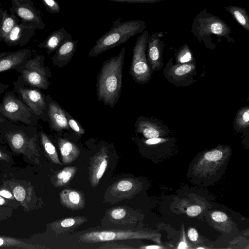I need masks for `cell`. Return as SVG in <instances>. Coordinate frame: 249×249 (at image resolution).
<instances>
[{
    "mask_svg": "<svg viewBox=\"0 0 249 249\" xmlns=\"http://www.w3.org/2000/svg\"><path fill=\"white\" fill-rule=\"evenodd\" d=\"M178 63L191 62L193 59L192 53L187 44L179 48L175 54Z\"/></svg>",
    "mask_w": 249,
    "mask_h": 249,
    "instance_id": "obj_30",
    "label": "cell"
},
{
    "mask_svg": "<svg viewBox=\"0 0 249 249\" xmlns=\"http://www.w3.org/2000/svg\"><path fill=\"white\" fill-rule=\"evenodd\" d=\"M149 36V32L144 30L137 38L133 50L129 73L135 81L141 84L146 83L151 77L146 53Z\"/></svg>",
    "mask_w": 249,
    "mask_h": 249,
    "instance_id": "obj_7",
    "label": "cell"
},
{
    "mask_svg": "<svg viewBox=\"0 0 249 249\" xmlns=\"http://www.w3.org/2000/svg\"><path fill=\"white\" fill-rule=\"evenodd\" d=\"M187 248V245L185 242L182 241L179 244L178 247V249H185Z\"/></svg>",
    "mask_w": 249,
    "mask_h": 249,
    "instance_id": "obj_46",
    "label": "cell"
},
{
    "mask_svg": "<svg viewBox=\"0 0 249 249\" xmlns=\"http://www.w3.org/2000/svg\"><path fill=\"white\" fill-rule=\"evenodd\" d=\"M11 13L16 14L19 19L34 26L37 30H43L45 27L40 12L34 5L31 0H11Z\"/></svg>",
    "mask_w": 249,
    "mask_h": 249,
    "instance_id": "obj_10",
    "label": "cell"
},
{
    "mask_svg": "<svg viewBox=\"0 0 249 249\" xmlns=\"http://www.w3.org/2000/svg\"><path fill=\"white\" fill-rule=\"evenodd\" d=\"M212 218L217 222H224L227 219V216L222 212H215L212 213Z\"/></svg>",
    "mask_w": 249,
    "mask_h": 249,
    "instance_id": "obj_40",
    "label": "cell"
},
{
    "mask_svg": "<svg viewBox=\"0 0 249 249\" xmlns=\"http://www.w3.org/2000/svg\"><path fill=\"white\" fill-rule=\"evenodd\" d=\"M46 11L50 14L59 13L60 6L57 0H41Z\"/></svg>",
    "mask_w": 249,
    "mask_h": 249,
    "instance_id": "obj_33",
    "label": "cell"
},
{
    "mask_svg": "<svg viewBox=\"0 0 249 249\" xmlns=\"http://www.w3.org/2000/svg\"><path fill=\"white\" fill-rule=\"evenodd\" d=\"M47 116L50 126L55 131L69 129L66 112L61 107L48 96H46Z\"/></svg>",
    "mask_w": 249,
    "mask_h": 249,
    "instance_id": "obj_15",
    "label": "cell"
},
{
    "mask_svg": "<svg viewBox=\"0 0 249 249\" xmlns=\"http://www.w3.org/2000/svg\"><path fill=\"white\" fill-rule=\"evenodd\" d=\"M9 85L3 84L0 82V97L1 94L4 93L9 88Z\"/></svg>",
    "mask_w": 249,
    "mask_h": 249,
    "instance_id": "obj_45",
    "label": "cell"
},
{
    "mask_svg": "<svg viewBox=\"0 0 249 249\" xmlns=\"http://www.w3.org/2000/svg\"><path fill=\"white\" fill-rule=\"evenodd\" d=\"M0 196L6 199L16 200L12 192L3 184L0 188Z\"/></svg>",
    "mask_w": 249,
    "mask_h": 249,
    "instance_id": "obj_39",
    "label": "cell"
},
{
    "mask_svg": "<svg viewBox=\"0 0 249 249\" xmlns=\"http://www.w3.org/2000/svg\"><path fill=\"white\" fill-rule=\"evenodd\" d=\"M19 206L20 204L17 200L6 199L0 196V207L8 206L16 209Z\"/></svg>",
    "mask_w": 249,
    "mask_h": 249,
    "instance_id": "obj_36",
    "label": "cell"
},
{
    "mask_svg": "<svg viewBox=\"0 0 249 249\" xmlns=\"http://www.w3.org/2000/svg\"><path fill=\"white\" fill-rule=\"evenodd\" d=\"M37 30L34 26L20 20L2 41L11 47L23 46L35 35Z\"/></svg>",
    "mask_w": 249,
    "mask_h": 249,
    "instance_id": "obj_13",
    "label": "cell"
},
{
    "mask_svg": "<svg viewBox=\"0 0 249 249\" xmlns=\"http://www.w3.org/2000/svg\"><path fill=\"white\" fill-rule=\"evenodd\" d=\"M162 32H155L150 35L147 43V60L151 71L160 70L163 66L162 53L164 46Z\"/></svg>",
    "mask_w": 249,
    "mask_h": 249,
    "instance_id": "obj_12",
    "label": "cell"
},
{
    "mask_svg": "<svg viewBox=\"0 0 249 249\" xmlns=\"http://www.w3.org/2000/svg\"><path fill=\"white\" fill-rule=\"evenodd\" d=\"M172 59H170L171 64L169 66L167 64V68H165L164 73V75L171 82L187 80V78L192 76L196 71L195 64L191 62L186 63H178L175 65L172 64Z\"/></svg>",
    "mask_w": 249,
    "mask_h": 249,
    "instance_id": "obj_17",
    "label": "cell"
},
{
    "mask_svg": "<svg viewBox=\"0 0 249 249\" xmlns=\"http://www.w3.org/2000/svg\"><path fill=\"white\" fill-rule=\"evenodd\" d=\"M39 138L45 151L52 161L55 164L62 165L59 161L55 146L47 134L43 131L39 132Z\"/></svg>",
    "mask_w": 249,
    "mask_h": 249,
    "instance_id": "obj_26",
    "label": "cell"
},
{
    "mask_svg": "<svg viewBox=\"0 0 249 249\" xmlns=\"http://www.w3.org/2000/svg\"><path fill=\"white\" fill-rule=\"evenodd\" d=\"M145 249H152L160 248V247L157 246H148L145 248Z\"/></svg>",
    "mask_w": 249,
    "mask_h": 249,
    "instance_id": "obj_47",
    "label": "cell"
},
{
    "mask_svg": "<svg viewBox=\"0 0 249 249\" xmlns=\"http://www.w3.org/2000/svg\"><path fill=\"white\" fill-rule=\"evenodd\" d=\"M111 217L116 220H119L123 218L126 215L125 210L121 208L114 209L111 212Z\"/></svg>",
    "mask_w": 249,
    "mask_h": 249,
    "instance_id": "obj_38",
    "label": "cell"
},
{
    "mask_svg": "<svg viewBox=\"0 0 249 249\" xmlns=\"http://www.w3.org/2000/svg\"><path fill=\"white\" fill-rule=\"evenodd\" d=\"M0 248L36 249H42L43 247L37 245L25 243L15 237L0 235Z\"/></svg>",
    "mask_w": 249,
    "mask_h": 249,
    "instance_id": "obj_25",
    "label": "cell"
},
{
    "mask_svg": "<svg viewBox=\"0 0 249 249\" xmlns=\"http://www.w3.org/2000/svg\"><path fill=\"white\" fill-rule=\"evenodd\" d=\"M60 200L65 207L71 209H81L85 204L81 193L71 189L62 190L60 193Z\"/></svg>",
    "mask_w": 249,
    "mask_h": 249,
    "instance_id": "obj_21",
    "label": "cell"
},
{
    "mask_svg": "<svg viewBox=\"0 0 249 249\" xmlns=\"http://www.w3.org/2000/svg\"><path fill=\"white\" fill-rule=\"evenodd\" d=\"M113 2L121 3H154L161 1L163 0H107Z\"/></svg>",
    "mask_w": 249,
    "mask_h": 249,
    "instance_id": "obj_37",
    "label": "cell"
},
{
    "mask_svg": "<svg viewBox=\"0 0 249 249\" xmlns=\"http://www.w3.org/2000/svg\"><path fill=\"white\" fill-rule=\"evenodd\" d=\"M39 132L36 126L10 122L0 131V140L7 143L15 152L36 153L38 150Z\"/></svg>",
    "mask_w": 249,
    "mask_h": 249,
    "instance_id": "obj_4",
    "label": "cell"
},
{
    "mask_svg": "<svg viewBox=\"0 0 249 249\" xmlns=\"http://www.w3.org/2000/svg\"><path fill=\"white\" fill-rule=\"evenodd\" d=\"M114 187H115L113 188L116 192L121 193H126L130 191L132 189L133 183L130 179H122L116 183Z\"/></svg>",
    "mask_w": 249,
    "mask_h": 249,
    "instance_id": "obj_31",
    "label": "cell"
},
{
    "mask_svg": "<svg viewBox=\"0 0 249 249\" xmlns=\"http://www.w3.org/2000/svg\"><path fill=\"white\" fill-rule=\"evenodd\" d=\"M66 115L69 127L78 135L84 134L85 131L81 125L67 112H66Z\"/></svg>",
    "mask_w": 249,
    "mask_h": 249,
    "instance_id": "obj_32",
    "label": "cell"
},
{
    "mask_svg": "<svg viewBox=\"0 0 249 249\" xmlns=\"http://www.w3.org/2000/svg\"><path fill=\"white\" fill-rule=\"evenodd\" d=\"M76 172V167H66L60 171L57 175L55 186L61 187L66 185L74 176Z\"/></svg>",
    "mask_w": 249,
    "mask_h": 249,
    "instance_id": "obj_28",
    "label": "cell"
},
{
    "mask_svg": "<svg viewBox=\"0 0 249 249\" xmlns=\"http://www.w3.org/2000/svg\"><path fill=\"white\" fill-rule=\"evenodd\" d=\"M12 122L6 119L0 113V131L9 123Z\"/></svg>",
    "mask_w": 249,
    "mask_h": 249,
    "instance_id": "obj_43",
    "label": "cell"
},
{
    "mask_svg": "<svg viewBox=\"0 0 249 249\" xmlns=\"http://www.w3.org/2000/svg\"><path fill=\"white\" fill-rule=\"evenodd\" d=\"M13 209L8 206L0 207V222L9 218L12 215Z\"/></svg>",
    "mask_w": 249,
    "mask_h": 249,
    "instance_id": "obj_35",
    "label": "cell"
},
{
    "mask_svg": "<svg viewBox=\"0 0 249 249\" xmlns=\"http://www.w3.org/2000/svg\"><path fill=\"white\" fill-rule=\"evenodd\" d=\"M85 217H70L63 220L55 221L51 224V228L56 232L60 230L68 229L80 225L84 222Z\"/></svg>",
    "mask_w": 249,
    "mask_h": 249,
    "instance_id": "obj_27",
    "label": "cell"
},
{
    "mask_svg": "<svg viewBox=\"0 0 249 249\" xmlns=\"http://www.w3.org/2000/svg\"><path fill=\"white\" fill-rule=\"evenodd\" d=\"M146 27V23L144 20L136 19L121 22L120 18L116 19L110 30L96 40L88 55L96 57L109 49L126 42L136 35L142 33Z\"/></svg>",
    "mask_w": 249,
    "mask_h": 249,
    "instance_id": "obj_2",
    "label": "cell"
},
{
    "mask_svg": "<svg viewBox=\"0 0 249 249\" xmlns=\"http://www.w3.org/2000/svg\"><path fill=\"white\" fill-rule=\"evenodd\" d=\"M0 160L9 161L10 160L9 156L0 147Z\"/></svg>",
    "mask_w": 249,
    "mask_h": 249,
    "instance_id": "obj_44",
    "label": "cell"
},
{
    "mask_svg": "<svg viewBox=\"0 0 249 249\" xmlns=\"http://www.w3.org/2000/svg\"><path fill=\"white\" fill-rule=\"evenodd\" d=\"M224 9L244 29L249 32V15L246 9L235 5L224 7Z\"/></svg>",
    "mask_w": 249,
    "mask_h": 249,
    "instance_id": "obj_23",
    "label": "cell"
},
{
    "mask_svg": "<svg viewBox=\"0 0 249 249\" xmlns=\"http://www.w3.org/2000/svg\"><path fill=\"white\" fill-rule=\"evenodd\" d=\"M0 113L15 124L36 126L38 119L14 91H6L0 103Z\"/></svg>",
    "mask_w": 249,
    "mask_h": 249,
    "instance_id": "obj_5",
    "label": "cell"
},
{
    "mask_svg": "<svg viewBox=\"0 0 249 249\" xmlns=\"http://www.w3.org/2000/svg\"><path fill=\"white\" fill-rule=\"evenodd\" d=\"M125 48L124 47L117 55L104 62L97 78L98 99L111 107L120 95Z\"/></svg>",
    "mask_w": 249,
    "mask_h": 249,
    "instance_id": "obj_1",
    "label": "cell"
},
{
    "mask_svg": "<svg viewBox=\"0 0 249 249\" xmlns=\"http://www.w3.org/2000/svg\"><path fill=\"white\" fill-rule=\"evenodd\" d=\"M78 39L73 40L72 35L69 33L65 40L62 43L52 57L53 66L62 68L72 59L76 50Z\"/></svg>",
    "mask_w": 249,
    "mask_h": 249,
    "instance_id": "obj_16",
    "label": "cell"
},
{
    "mask_svg": "<svg viewBox=\"0 0 249 249\" xmlns=\"http://www.w3.org/2000/svg\"><path fill=\"white\" fill-rule=\"evenodd\" d=\"M2 11H3V10L2 9V8L0 7V23L1 21V20H2Z\"/></svg>",
    "mask_w": 249,
    "mask_h": 249,
    "instance_id": "obj_48",
    "label": "cell"
},
{
    "mask_svg": "<svg viewBox=\"0 0 249 249\" xmlns=\"http://www.w3.org/2000/svg\"><path fill=\"white\" fill-rule=\"evenodd\" d=\"M45 57L37 54L30 57L19 72L18 79L25 85L41 89H47L52 77L50 69L45 66Z\"/></svg>",
    "mask_w": 249,
    "mask_h": 249,
    "instance_id": "obj_6",
    "label": "cell"
},
{
    "mask_svg": "<svg viewBox=\"0 0 249 249\" xmlns=\"http://www.w3.org/2000/svg\"><path fill=\"white\" fill-rule=\"evenodd\" d=\"M58 144L64 164H70L79 157L80 150L78 147L69 140L59 138L58 140Z\"/></svg>",
    "mask_w": 249,
    "mask_h": 249,
    "instance_id": "obj_22",
    "label": "cell"
},
{
    "mask_svg": "<svg viewBox=\"0 0 249 249\" xmlns=\"http://www.w3.org/2000/svg\"><path fill=\"white\" fill-rule=\"evenodd\" d=\"M235 125L238 128L244 129L249 126V107H244L241 108L235 117Z\"/></svg>",
    "mask_w": 249,
    "mask_h": 249,
    "instance_id": "obj_29",
    "label": "cell"
},
{
    "mask_svg": "<svg viewBox=\"0 0 249 249\" xmlns=\"http://www.w3.org/2000/svg\"><path fill=\"white\" fill-rule=\"evenodd\" d=\"M140 237L139 233L129 231H95L87 232L81 235L79 237V240L86 243H95L131 239Z\"/></svg>",
    "mask_w": 249,
    "mask_h": 249,
    "instance_id": "obj_14",
    "label": "cell"
},
{
    "mask_svg": "<svg viewBox=\"0 0 249 249\" xmlns=\"http://www.w3.org/2000/svg\"><path fill=\"white\" fill-rule=\"evenodd\" d=\"M137 130L145 138H159L167 132L168 128L162 123L149 119H141L136 124Z\"/></svg>",
    "mask_w": 249,
    "mask_h": 249,
    "instance_id": "obj_18",
    "label": "cell"
},
{
    "mask_svg": "<svg viewBox=\"0 0 249 249\" xmlns=\"http://www.w3.org/2000/svg\"><path fill=\"white\" fill-rule=\"evenodd\" d=\"M13 193L15 198L26 212L33 210L36 196L33 186L24 180L11 179L4 180L2 184Z\"/></svg>",
    "mask_w": 249,
    "mask_h": 249,
    "instance_id": "obj_9",
    "label": "cell"
},
{
    "mask_svg": "<svg viewBox=\"0 0 249 249\" xmlns=\"http://www.w3.org/2000/svg\"><path fill=\"white\" fill-rule=\"evenodd\" d=\"M32 55V51L29 48L0 53V73L10 70L19 73Z\"/></svg>",
    "mask_w": 249,
    "mask_h": 249,
    "instance_id": "obj_11",
    "label": "cell"
},
{
    "mask_svg": "<svg viewBox=\"0 0 249 249\" xmlns=\"http://www.w3.org/2000/svg\"><path fill=\"white\" fill-rule=\"evenodd\" d=\"M191 33L200 42L206 47L211 48L213 43L212 36L218 39L225 38L229 42H234L230 36L231 29L219 17L207 11L206 9L200 11L194 18L191 25Z\"/></svg>",
    "mask_w": 249,
    "mask_h": 249,
    "instance_id": "obj_3",
    "label": "cell"
},
{
    "mask_svg": "<svg viewBox=\"0 0 249 249\" xmlns=\"http://www.w3.org/2000/svg\"><path fill=\"white\" fill-rule=\"evenodd\" d=\"M20 21L19 18L14 13L9 14L6 10H3L0 23V41L3 40L15 25Z\"/></svg>",
    "mask_w": 249,
    "mask_h": 249,
    "instance_id": "obj_24",
    "label": "cell"
},
{
    "mask_svg": "<svg viewBox=\"0 0 249 249\" xmlns=\"http://www.w3.org/2000/svg\"><path fill=\"white\" fill-rule=\"evenodd\" d=\"M223 157L221 150L214 149L206 153L204 156L205 160L208 161H217Z\"/></svg>",
    "mask_w": 249,
    "mask_h": 249,
    "instance_id": "obj_34",
    "label": "cell"
},
{
    "mask_svg": "<svg viewBox=\"0 0 249 249\" xmlns=\"http://www.w3.org/2000/svg\"><path fill=\"white\" fill-rule=\"evenodd\" d=\"M107 149L103 147L94 156L90 166V182L96 186L103 177L107 166Z\"/></svg>",
    "mask_w": 249,
    "mask_h": 249,
    "instance_id": "obj_19",
    "label": "cell"
},
{
    "mask_svg": "<svg viewBox=\"0 0 249 249\" xmlns=\"http://www.w3.org/2000/svg\"><path fill=\"white\" fill-rule=\"evenodd\" d=\"M201 212V208L197 205L189 207L187 210V213L190 216H196Z\"/></svg>",
    "mask_w": 249,
    "mask_h": 249,
    "instance_id": "obj_41",
    "label": "cell"
},
{
    "mask_svg": "<svg viewBox=\"0 0 249 249\" xmlns=\"http://www.w3.org/2000/svg\"><path fill=\"white\" fill-rule=\"evenodd\" d=\"M13 86L14 92L37 118L45 121L48 118L46 95L39 89L25 85L18 78L13 82Z\"/></svg>",
    "mask_w": 249,
    "mask_h": 249,
    "instance_id": "obj_8",
    "label": "cell"
},
{
    "mask_svg": "<svg viewBox=\"0 0 249 249\" xmlns=\"http://www.w3.org/2000/svg\"><path fill=\"white\" fill-rule=\"evenodd\" d=\"M69 33L65 28L53 32L43 42L38 44V47L46 50V53L50 54L55 52L62 43L65 40Z\"/></svg>",
    "mask_w": 249,
    "mask_h": 249,
    "instance_id": "obj_20",
    "label": "cell"
},
{
    "mask_svg": "<svg viewBox=\"0 0 249 249\" xmlns=\"http://www.w3.org/2000/svg\"><path fill=\"white\" fill-rule=\"evenodd\" d=\"M188 236L190 240L196 241L198 238V233L195 229L191 228L188 231Z\"/></svg>",
    "mask_w": 249,
    "mask_h": 249,
    "instance_id": "obj_42",
    "label": "cell"
}]
</instances>
